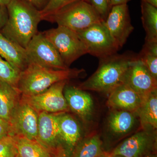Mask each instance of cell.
<instances>
[{
	"instance_id": "1f68e13d",
	"label": "cell",
	"mask_w": 157,
	"mask_h": 157,
	"mask_svg": "<svg viewBox=\"0 0 157 157\" xmlns=\"http://www.w3.org/2000/svg\"><path fill=\"white\" fill-rule=\"evenodd\" d=\"M131 0H110L111 6L117 5H128V3Z\"/></svg>"
},
{
	"instance_id": "30bf717a",
	"label": "cell",
	"mask_w": 157,
	"mask_h": 157,
	"mask_svg": "<svg viewBox=\"0 0 157 157\" xmlns=\"http://www.w3.org/2000/svg\"><path fill=\"white\" fill-rule=\"evenodd\" d=\"M39 113L27 103L20 99L9 122L11 136H21L36 140Z\"/></svg>"
},
{
	"instance_id": "d4e9b609",
	"label": "cell",
	"mask_w": 157,
	"mask_h": 157,
	"mask_svg": "<svg viewBox=\"0 0 157 157\" xmlns=\"http://www.w3.org/2000/svg\"><path fill=\"white\" fill-rule=\"evenodd\" d=\"M20 73L0 56V80L17 88Z\"/></svg>"
},
{
	"instance_id": "603a6c76",
	"label": "cell",
	"mask_w": 157,
	"mask_h": 157,
	"mask_svg": "<svg viewBox=\"0 0 157 157\" xmlns=\"http://www.w3.org/2000/svg\"><path fill=\"white\" fill-rule=\"evenodd\" d=\"M141 20L146 33L145 40H157V8L141 1Z\"/></svg>"
},
{
	"instance_id": "277c9868",
	"label": "cell",
	"mask_w": 157,
	"mask_h": 157,
	"mask_svg": "<svg viewBox=\"0 0 157 157\" xmlns=\"http://www.w3.org/2000/svg\"><path fill=\"white\" fill-rule=\"evenodd\" d=\"M43 20L56 23L74 32L82 30L104 21L90 3L83 0L76 1L62 8Z\"/></svg>"
},
{
	"instance_id": "d590c367",
	"label": "cell",
	"mask_w": 157,
	"mask_h": 157,
	"mask_svg": "<svg viewBox=\"0 0 157 157\" xmlns=\"http://www.w3.org/2000/svg\"><path fill=\"white\" fill-rule=\"evenodd\" d=\"M98 157H112L109 152L105 151L103 154Z\"/></svg>"
},
{
	"instance_id": "8992f818",
	"label": "cell",
	"mask_w": 157,
	"mask_h": 157,
	"mask_svg": "<svg viewBox=\"0 0 157 157\" xmlns=\"http://www.w3.org/2000/svg\"><path fill=\"white\" fill-rule=\"evenodd\" d=\"M76 33L85 45L88 54L99 59L117 53L120 48L113 39L104 21Z\"/></svg>"
},
{
	"instance_id": "5bb4252c",
	"label": "cell",
	"mask_w": 157,
	"mask_h": 157,
	"mask_svg": "<svg viewBox=\"0 0 157 157\" xmlns=\"http://www.w3.org/2000/svg\"><path fill=\"white\" fill-rule=\"evenodd\" d=\"M64 95L70 110L83 121L87 122L92 117L94 102L90 94L77 87L66 85Z\"/></svg>"
},
{
	"instance_id": "d6a6232c",
	"label": "cell",
	"mask_w": 157,
	"mask_h": 157,
	"mask_svg": "<svg viewBox=\"0 0 157 157\" xmlns=\"http://www.w3.org/2000/svg\"><path fill=\"white\" fill-rule=\"evenodd\" d=\"M141 1L157 8V0H141Z\"/></svg>"
},
{
	"instance_id": "ac0fdd59",
	"label": "cell",
	"mask_w": 157,
	"mask_h": 157,
	"mask_svg": "<svg viewBox=\"0 0 157 157\" xmlns=\"http://www.w3.org/2000/svg\"><path fill=\"white\" fill-rule=\"evenodd\" d=\"M21 94L17 88L0 80V118L9 121L20 101Z\"/></svg>"
},
{
	"instance_id": "7a4b0ae2",
	"label": "cell",
	"mask_w": 157,
	"mask_h": 157,
	"mask_svg": "<svg viewBox=\"0 0 157 157\" xmlns=\"http://www.w3.org/2000/svg\"><path fill=\"white\" fill-rule=\"evenodd\" d=\"M137 55L131 52L117 53L99 59L96 72L77 86L83 90L109 94L124 82L126 74L132 61Z\"/></svg>"
},
{
	"instance_id": "cb8c5ba5",
	"label": "cell",
	"mask_w": 157,
	"mask_h": 157,
	"mask_svg": "<svg viewBox=\"0 0 157 157\" xmlns=\"http://www.w3.org/2000/svg\"><path fill=\"white\" fill-rule=\"evenodd\" d=\"M137 57L157 80V40H145L143 48Z\"/></svg>"
},
{
	"instance_id": "9c48e42d",
	"label": "cell",
	"mask_w": 157,
	"mask_h": 157,
	"mask_svg": "<svg viewBox=\"0 0 157 157\" xmlns=\"http://www.w3.org/2000/svg\"><path fill=\"white\" fill-rule=\"evenodd\" d=\"M156 148L155 135L144 130L124 140L109 153L112 157H144L155 153Z\"/></svg>"
},
{
	"instance_id": "9a60e30c",
	"label": "cell",
	"mask_w": 157,
	"mask_h": 157,
	"mask_svg": "<svg viewBox=\"0 0 157 157\" xmlns=\"http://www.w3.org/2000/svg\"><path fill=\"white\" fill-rule=\"evenodd\" d=\"M107 104L113 110H125L135 113L144 98L125 83L121 85L109 94Z\"/></svg>"
},
{
	"instance_id": "4316f807",
	"label": "cell",
	"mask_w": 157,
	"mask_h": 157,
	"mask_svg": "<svg viewBox=\"0 0 157 157\" xmlns=\"http://www.w3.org/2000/svg\"><path fill=\"white\" fill-rule=\"evenodd\" d=\"M80 0H49L46 6L40 11L42 20L45 17L53 14L64 6ZM90 3L89 0H83Z\"/></svg>"
},
{
	"instance_id": "83f0119b",
	"label": "cell",
	"mask_w": 157,
	"mask_h": 157,
	"mask_svg": "<svg viewBox=\"0 0 157 157\" xmlns=\"http://www.w3.org/2000/svg\"><path fill=\"white\" fill-rule=\"evenodd\" d=\"M91 5L100 14L104 21L106 20L112 6L110 0H89Z\"/></svg>"
},
{
	"instance_id": "e575fe53",
	"label": "cell",
	"mask_w": 157,
	"mask_h": 157,
	"mask_svg": "<svg viewBox=\"0 0 157 157\" xmlns=\"http://www.w3.org/2000/svg\"><path fill=\"white\" fill-rule=\"evenodd\" d=\"M56 157H68L67 154L65 150L59 153Z\"/></svg>"
},
{
	"instance_id": "6da1fadb",
	"label": "cell",
	"mask_w": 157,
	"mask_h": 157,
	"mask_svg": "<svg viewBox=\"0 0 157 157\" xmlns=\"http://www.w3.org/2000/svg\"><path fill=\"white\" fill-rule=\"evenodd\" d=\"M6 8L8 19L0 33L25 49L38 33V25L42 20L41 12L23 0H11Z\"/></svg>"
},
{
	"instance_id": "ba28073f",
	"label": "cell",
	"mask_w": 157,
	"mask_h": 157,
	"mask_svg": "<svg viewBox=\"0 0 157 157\" xmlns=\"http://www.w3.org/2000/svg\"><path fill=\"white\" fill-rule=\"evenodd\" d=\"M67 80L59 82L42 93L32 96L21 95V99L35 109L38 113H56L70 110L64 95Z\"/></svg>"
},
{
	"instance_id": "4fadbf2b",
	"label": "cell",
	"mask_w": 157,
	"mask_h": 157,
	"mask_svg": "<svg viewBox=\"0 0 157 157\" xmlns=\"http://www.w3.org/2000/svg\"><path fill=\"white\" fill-rule=\"evenodd\" d=\"M124 83L128 85L142 98L157 90V80L148 72L137 57L129 65Z\"/></svg>"
},
{
	"instance_id": "f35d334b",
	"label": "cell",
	"mask_w": 157,
	"mask_h": 157,
	"mask_svg": "<svg viewBox=\"0 0 157 157\" xmlns=\"http://www.w3.org/2000/svg\"><path fill=\"white\" fill-rule=\"evenodd\" d=\"M20 157L18 155H17V157Z\"/></svg>"
},
{
	"instance_id": "4dcf8cb0",
	"label": "cell",
	"mask_w": 157,
	"mask_h": 157,
	"mask_svg": "<svg viewBox=\"0 0 157 157\" xmlns=\"http://www.w3.org/2000/svg\"><path fill=\"white\" fill-rule=\"evenodd\" d=\"M8 17V12L6 7L0 5V31L7 22Z\"/></svg>"
},
{
	"instance_id": "74e56055",
	"label": "cell",
	"mask_w": 157,
	"mask_h": 157,
	"mask_svg": "<svg viewBox=\"0 0 157 157\" xmlns=\"http://www.w3.org/2000/svg\"><path fill=\"white\" fill-rule=\"evenodd\" d=\"M112 157H123L121 156H119V155H116V156H113Z\"/></svg>"
},
{
	"instance_id": "5b68a950",
	"label": "cell",
	"mask_w": 157,
	"mask_h": 157,
	"mask_svg": "<svg viewBox=\"0 0 157 157\" xmlns=\"http://www.w3.org/2000/svg\"><path fill=\"white\" fill-rule=\"evenodd\" d=\"M42 33L53 45L68 68L77 59L88 54L84 43L76 32L70 29L58 26L56 28Z\"/></svg>"
},
{
	"instance_id": "d6986e66",
	"label": "cell",
	"mask_w": 157,
	"mask_h": 157,
	"mask_svg": "<svg viewBox=\"0 0 157 157\" xmlns=\"http://www.w3.org/2000/svg\"><path fill=\"white\" fill-rule=\"evenodd\" d=\"M140 118L144 130L151 131L157 128V90L144 98L139 109L135 113Z\"/></svg>"
},
{
	"instance_id": "836d02e7",
	"label": "cell",
	"mask_w": 157,
	"mask_h": 157,
	"mask_svg": "<svg viewBox=\"0 0 157 157\" xmlns=\"http://www.w3.org/2000/svg\"><path fill=\"white\" fill-rule=\"evenodd\" d=\"M11 0H0V5L6 7Z\"/></svg>"
},
{
	"instance_id": "484cf974",
	"label": "cell",
	"mask_w": 157,
	"mask_h": 157,
	"mask_svg": "<svg viewBox=\"0 0 157 157\" xmlns=\"http://www.w3.org/2000/svg\"><path fill=\"white\" fill-rule=\"evenodd\" d=\"M17 155L13 136L9 135L0 140V157H16Z\"/></svg>"
},
{
	"instance_id": "3957f363",
	"label": "cell",
	"mask_w": 157,
	"mask_h": 157,
	"mask_svg": "<svg viewBox=\"0 0 157 157\" xmlns=\"http://www.w3.org/2000/svg\"><path fill=\"white\" fill-rule=\"evenodd\" d=\"M83 69L53 70L29 63L21 72L17 88L22 95L38 94L59 82L81 77Z\"/></svg>"
},
{
	"instance_id": "52a82bcc",
	"label": "cell",
	"mask_w": 157,
	"mask_h": 157,
	"mask_svg": "<svg viewBox=\"0 0 157 157\" xmlns=\"http://www.w3.org/2000/svg\"><path fill=\"white\" fill-rule=\"evenodd\" d=\"M29 63L53 70L69 69L56 48L42 33L38 32L25 48Z\"/></svg>"
},
{
	"instance_id": "8d00e7d4",
	"label": "cell",
	"mask_w": 157,
	"mask_h": 157,
	"mask_svg": "<svg viewBox=\"0 0 157 157\" xmlns=\"http://www.w3.org/2000/svg\"><path fill=\"white\" fill-rule=\"evenodd\" d=\"M144 157H157L156 154H152L148 155Z\"/></svg>"
},
{
	"instance_id": "7402d4cb",
	"label": "cell",
	"mask_w": 157,
	"mask_h": 157,
	"mask_svg": "<svg viewBox=\"0 0 157 157\" xmlns=\"http://www.w3.org/2000/svg\"><path fill=\"white\" fill-rule=\"evenodd\" d=\"M135 113L125 110H113L108 118L109 129L116 135H124L135 124Z\"/></svg>"
},
{
	"instance_id": "ffe728a7",
	"label": "cell",
	"mask_w": 157,
	"mask_h": 157,
	"mask_svg": "<svg viewBox=\"0 0 157 157\" xmlns=\"http://www.w3.org/2000/svg\"><path fill=\"white\" fill-rule=\"evenodd\" d=\"M13 137L17 155L20 157H56L59 153L54 154L36 140H30L21 136Z\"/></svg>"
},
{
	"instance_id": "2e32d148",
	"label": "cell",
	"mask_w": 157,
	"mask_h": 157,
	"mask_svg": "<svg viewBox=\"0 0 157 157\" xmlns=\"http://www.w3.org/2000/svg\"><path fill=\"white\" fill-rule=\"evenodd\" d=\"M57 118L64 148L70 157L74 147L82 139L81 129L76 120L67 113H58Z\"/></svg>"
},
{
	"instance_id": "e0dca14e",
	"label": "cell",
	"mask_w": 157,
	"mask_h": 157,
	"mask_svg": "<svg viewBox=\"0 0 157 157\" xmlns=\"http://www.w3.org/2000/svg\"><path fill=\"white\" fill-rule=\"evenodd\" d=\"M0 56L20 72L29 64L25 48L9 40L1 33Z\"/></svg>"
},
{
	"instance_id": "8fae6325",
	"label": "cell",
	"mask_w": 157,
	"mask_h": 157,
	"mask_svg": "<svg viewBox=\"0 0 157 157\" xmlns=\"http://www.w3.org/2000/svg\"><path fill=\"white\" fill-rule=\"evenodd\" d=\"M57 114L39 113L36 139L41 145L55 155L65 151L59 129Z\"/></svg>"
},
{
	"instance_id": "f546056e",
	"label": "cell",
	"mask_w": 157,
	"mask_h": 157,
	"mask_svg": "<svg viewBox=\"0 0 157 157\" xmlns=\"http://www.w3.org/2000/svg\"><path fill=\"white\" fill-rule=\"evenodd\" d=\"M33 6L39 11H41L45 8L49 0H23Z\"/></svg>"
},
{
	"instance_id": "44dd1931",
	"label": "cell",
	"mask_w": 157,
	"mask_h": 157,
	"mask_svg": "<svg viewBox=\"0 0 157 157\" xmlns=\"http://www.w3.org/2000/svg\"><path fill=\"white\" fill-rule=\"evenodd\" d=\"M103 142L99 135L81 139L73 149L70 157H98L104 153Z\"/></svg>"
},
{
	"instance_id": "f1b7e54d",
	"label": "cell",
	"mask_w": 157,
	"mask_h": 157,
	"mask_svg": "<svg viewBox=\"0 0 157 157\" xmlns=\"http://www.w3.org/2000/svg\"><path fill=\"white\" fill-rule=\"evenodd\" d=\"M11 127L9 122L0 118V140L11 135Z\"/></svg>"
},
{
	"instance_id": "7c38bea8",
	"label": "cell",
	"mask_w": 157,
	"mask_h": 157,
	"mask_svg": "<svg viewBox=\"0 0 157 157\" xmlns=\"http://www.w3.org/2000/svg\"><path fill=\"white\" fill-rule=\"evenodd\" d=\"M104 23L120 48L125 44L134 29L127 4L112 6Z\"/></svg>"
}]
</instances>
